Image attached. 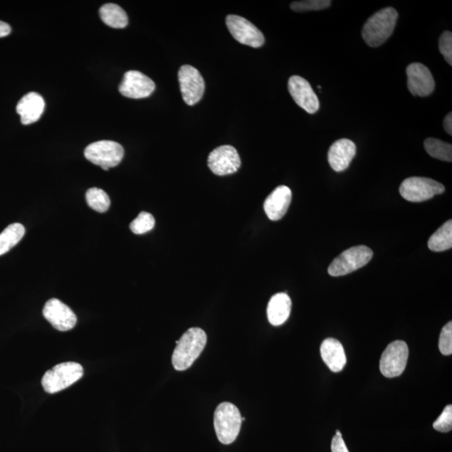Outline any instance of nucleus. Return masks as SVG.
<instances>
[{
  "label": "nucleus",
  "mask_w": 452,
  "mask_h": 452,
  "mask_svg": "<svg viewBox=\"0 0 452 452\" xmlns=\"http://www.w3.org/2000/svg\"><path fill=\"white\" fill-rule=\"evenodd\" d=\"M83 374V366L75 362L57 364L43 376L42 387L49 394L60 392L78 382Z\"/></svg>",
  "instance_id": "obj_4"
},
{
  "label": "nucleus",
  "mask_w": 452,
  "mask_h": 452,
  "mask_svg": "<svg viewBox=\"0 0 452 452\" xmlns=\"http://www.w3.org/2000/svg\"><path fill=\"white\" fill-rule=\"evenodd\" d=\"M154 90L153 80L139 70H128L119 85V92L122 96L133 99L149 97Z\"/></svg>",
  "instance_id": "obj_12"
},
{
  "label": "nucleus",
  "mask_w": 452,
  "mask_h": 452,
  "mask_svg": "<svg viewBox=\"0 0 452 452\" xmlns=\"http://www.w3.org/2000/svg\"><path fill=\"white\" fill-rule=\"evenodd\" d=\"M100 16L108 26L115 28H125L128 23L127 14L125 9L116 4H106L100 9Z\"/></svg>",
  "instance_id": "obj_21"
},
{
  "label": "nucleus",
  "mask_w": 452,
  "mask_h": 452,
  "mask_svg": "<svg viewBox=\"0 0 452 452\" xmlns=\"http://www.w3.org/2000/svg\"><path fill=\"white\" fill-rule=\"evenodd\" d=\"M356 155V145L347 139L337 140L328 150L327 160L331 168L336 172H342L349 168L351 161Z\"/></svg>",
  "instance_id": "obj_16"
},
{
  "label": "nucleus",
  "mask_w": 452,
  "mask_h": 452,
  "mask_svg": "<svg viewBox=\"0 0 452 452\" xmlns=\"http://www.w3.org/2000/svg\"><path fill=\"white\" fill-rule=\"evenodd\" d=\"M241 161L234 147L223 145L214 149L209 155L208 166L213 174L226 176L240 169Z\"/></svg>",
  "instance_id": "obj_11"
},
{
  "label": "nucleus",
  "mask_w": 452,
  "mask_h": 452,
  "mask_svg": "<svg viewBox=\"0 0 452 452\" xmlns=\"http://www.w3.org/2000/svg\"><path fill=\"white\" fill-rule=\"evenodd\" d=\"M443 126L445 130L449 135H452V114L450 112L447 114L446 117L444 119Z\"/></svg>",
  "instance_id": "obj_32"
},
{
  "label": "nucleus",
  "mask_w": 452,
  "mask_h": 452,
  "mask_svg": "<svg viewBox=\"0 0 452 452\" xmlns=\"http://www.w3.org/2000/svg\"><path fill=\"white\" fill-rule=\"evenodd\" d=\"M154 226V217L149 213L142 211L130 224V229L135 234L142 235L153 230Z\"/></svg>",
  "instance_id": "obj_26"
},
{
  "label": "nucleus",
  "mask_w": 452,
  "mask_h": 452,
  "mask_svg": "<svg viewBox=\"0 0 452 452\" xmlns=\"http://www.w3.org/2000/svg\"><path fill=\"white\" fill-rule=\"evenodd\" d=\"M292 301L287 293L275 294L270 299L268 306V317L271 325L280 326L288 320L291 313Z\"/></svg>",
  "instance_id": "obj_20"
},
{
  "label": "nucleus",
  "mask_w": 452,
  "mask_h": 452,
  "mask_svg": "<svg viewBox=\"0 0 452 452\" xmlns=\"http://www.w3.org/2000/svg\"><path fill=\"white\" fill-rule=\"evenodd\" d=\"M226 26L231 36L241 44L253 48H259L264 45L263 33L246 19L231 14L226 17Z\"/></svg>",
  "instance_id": "obj_10"
},
{
  "label": "nucleus",
  "mask_w": 452,
  "mask_h": 452,
  "mask_svg": "<svg viewBox=\"0 0 452 452\" xmlns=\"http://www.w3.org/2000/svg\"><path fill=\"white\" fill-rule=\"evenodd\" d=\"M428 247L432 251L441 252L450 250L452 247V221H446L442 225L434 234H433L429 241Z\"/></svg>",
  "instance_id": "obj_22"
},
{
  "label": "nucleus",
  "mask_w": 452,
  "mask_h": 452,
  "mask_svg": "<svg viewBox=\"0 0 452 452\" xmlns=\"http://www.w3.org/2000/svg\"><path fill=\"white\" fill-rule=\"evenodd\" d=\"M408 358L406 342L401 340L392 342L385 349L380 359V372L387 378L398 377L406 369Z\"/></svg>",
  "instance_id": "obj_8"
},
{
  "label": "nucleus",
  "mask_w": 452,
  "mask_h": 452,
  "mask_svg": "<svg viewBox=\"0 0 452 452\" xmlns=\"http://www.w3.org/2000/svg\"><path fill=\"white\" fill-rule=\"evenodd\" d=\"M444 185L429 178L411 177L404 179L399 187L401 196L410 202L428 201L444 193Z\"/></svg>",
  "instance_id": "obj_7"
},
{
  "label": "nucleus",
  "mask_w": 452,
  "mask_h": 452,
  "mask_svg": "<svg viewBox=\"0 0 452 452\" xmlns=\"http://www.w3.org/2000/svg\"><path fill=\"white\" fill-rule=\"evenodd\" d=\"M11 33V27L7 23L0 21V38L7 36Z\"/></svg>",
  "instance_id": "obj_33"
},
{
  "label": "nucleus",
  "mask_w": 452,
  "mask_h": 452,
  "mask_svg": "<svg viewBox=\"0 0 452 452\" xmlns=\"http://www.w3.org/2000/svg\"><path fill=\"white\" fill-rule=\"evenodd\" d=\"M408 89L414 97L425 98L434 92L436 84L431 70L425 65L412 63L406 68Z\"/></svg>",
  "instance_id": "obj_13"
},
{
  "label": "nucleus",
  "mask_w": 452,
  "mask_h": 452,
  "mask_svg": "<svg viewBox=\"0 0 452 452\" xmlns=\"http://www.w3.org/2000/svg\"><path fill=\"white\" fill-rule=\"evenodd\" d=\"M85 159L104 170L116 167L121 163L125 149L118 142L103 140L93 142L85 147Z\"/></svg>",
  "instance_id": "obj_6"
},
{
  "label": "nucleus",
  "mask_w": 452,
  "mask_h": 452,
  "mask_svg": "<svg viewBox=\"0 0 452 452\" xmlns=\"http://www.w3.org/2000/svg\"><path fill=\"white\" fill-rule=\"evenodd\" d=\"M373 251L368 246H358L346 250L332 261L327 271L332 277H341L363 268L373 258Z\"/></svg>",
  "instance_id": "obj_5"
},
{
  "label": "nucleus",
  "mask_w": 452,
  "mask_h": 452,
  "mask_svg": "<svg viewBox=\"0 0 452 452\" xmlns=\"http://www.w3.org/2000/svg\"><path fill=\"white\" fill-rule=\"evenodd\" d=\"M321 357L332 372L339 373L347 364V357L341 342L335 339H327L322 342Z\"/></svg>",
  "instance_id": "obj_19"
},
{
  "label": "nucleus",
  "mask_w": 452,
  "mask_h": 452,
  "mask_svg": "<svg viewBox=\"0 0 452 452\" xmlns=\"http://www.w3.org/2000/svg\"><path fill=\"white\" fill-rule=\"evenodd\" d=\"M26 234V229L21 224L9 225L0 234V256L7 253L20 242Z\"/></svg>",
  "instance_id": "obj_23"
},
{
  "label": "nucleus",
  "mask_w": 452,
  "mask_h": 452,
  "mask_svg": "<svg viewBox=\"0 0 452 452\" xmlns=\"http://www.w3.org/2000/svg\"><path fill=\"white\" fill-rule=\"evenodd\" d=\"M181 93L185 103L194 106L202 99L206 83L199 71L192 65H184L179 70Z\"/></svg>",
  "instance_id": "obj_9"
},
{
  "label": "nucleus",
  "mask_w": 452,
  "mask_h": 452,
  "mask_svg": "<svg viewBox=\"0 0 452 452\" xmlns=\"http://www.w3.org/2000/svg\"><path fill=\"white\" fill-rule=\"evenodd\" d=\"M206 344V332L199 327L189 328L179 340L176 341L177 346L172 355L174 368L178 371H184L191 367Z\"/></svg>",
  "instance_id": "obj_1"
},
{
  "label": "nucleus",
  "mask_w": 452,
  "mask_h": 452,
  "mask_svg": "<svg viewBox=\"0 0 452 452\" xmlns=\"http://www.w3.org/2000/svg\"><path fill=\"white\" fill-rule=\"evenodd\" d=\"M424 146L427 154L432 158L446 162L452 161V146L448 142L429 137L425 141Z\"/></svg>",
  "instance_id": "obj_24"
},
{
  "label": "nucleus",
  "mask_w": 452,
  "mask_h": 452,
  "mask_svg": "<svg viewBox=\"0 0 452 452\" xmlns=\"http://www.w3.org/2000/svg\"><path fill=\"white\" fill-rule=\"evenodd\" d=\"M330 0H306L291 4V9L295 12L318 11L331 6Z\"/></svg>",
  "instance_id": "obj_27"
},
{
  "label": "nucleus",
  "mask_w": 452,
  "mask_h": 452,
  "mask_svg": "<svg viewBox=\"0 0 452 452\" xmlns=\"http://www.w3.org/2000/svg\"><path fill=\"white\" fill-rule=\"evenodd\" d=\"M288 90L295 103L307 112L316 113L320 109V100L307 80L293 75L288 80Z\"/></svg>",
  "instance_id": "obj_15"
},
{
  "label": "nucleus",
  "mask_w": 452,
  "mask_h": 452,
  "mask_svg": "<svg viewBox=\"0 0 452 452\" xmlns=\"http://www.w3.org/2000/svg\"><path fill=\"white\" fill-rule=\"evenodd\" d=\"M439 50L444 56L446 63L452 65V34L451 31H445L440 37Z\"/></svg>",
  "instance_id": "obj_30"
},
{
  "label": "nucleus",
  "mask_w": 452,
  "mask_h": 452,
  "mask_svg": "<svg viewBox=\"0 0 452 452\" xmlns=\"http://www.w3.org/2000/svg\"><path fill=\"white\" fill-rule=\"evenodd\" d=\"M439 349L443 355L448 356L452 354V322H449L442 328L440 340Z\"/></svg>",
  "instance_id": "obj_28"
},
{
  "label": "nucleus",
  "mask_w": 452,
  "mask_h": 452,
  "mask_svg": "<svg viewBox=\"0 0 452 452\" xmlns=\"http://www.w3.org/2000/svg\"><path fill=\"white\" fill-rule=\"evenodd\" d=\"M242 417L238 408L230 402H224L216 408L214 416V426L217 438L222 444L234 442L241 431Z\"/></svg>",
  "instance_id": "obj_3"
},
{
  "label": "nucleus",
  "mask_w": 452,
  "mask_h": 452,
  "mask_svg": "<svg viewBox=\"0 0 452 452\" xmlns=\"http://www.w3.org/2000/svg\"><path fill=\"white\" fill-rule=\"evenodd\" d=\"M43 315L56 330L66 332L77 325L78 317L73 310L59 299L52 298L46 303Z\"/></svg>",
  "instance_id": "obj_14"
},
{
  "label": "nucleus",
  "mask_w": 452,
  "mask_h": 452,
  "mask_svg": "<svg viewBox=\"0 0 452 452\" xmlns=\"http://www.w3.org/2000/svg\"><path fill=\"white\" fill-rule=\"evenodd\" d=\"M45 100L39 93H30L18 103L16 111L23 125H31L39 120L45 110Z\"/></svg>",
  "instance_id": "obj_18"
},
{
  "label": "nucleus",
  "mask_w": 452,
  "mask_h": 452,
  "mask_svg": "<svg viewBox=\"0 0 452 452\" xmlns=\"http://www.w3.org/2000/svg\"><path fill=\"white\" fill-rule=\"evenodd\" d=\"M85 199H87L89 207L99 213L107 212L111 206L110 198L101 189L92 188L88 189L85 194Z\"/></svg>",
  "instance_id": "obj_25"
},
{
  "label": "nucleus",
  "mask_w": 452,
  "mask_h": 452,
  "mask_svg": "<svg viewBox=\"0 0 452 452\" xmlns=\"http://www.w3.org/2000/svg\"><path fill=\"white\" fill-rule=\"evenodd\" d=\"M331 450L332 452H349L339 430L336 431V435L332 438Z\"/></svg>",
  "instance_id": "obj_31"
},
{
  "label": "nucleus",
  "mask_w": 452,
  "mask_h": 452,
  "mask_svg": "<svg viewBox=\"0 0 452 452\" xmlns=\"http://www.w3.org/2000/svg\"><path fill=\"white\" fill-rule=\"evenodd\" d=\"M398 13L394 8L380 9L364 23L362 36L370 47H378L384 44L392 35L396 26Z\"/></svg>",
  "instance_id": "obj_2"
},
{
  "label": "nucleus",
  "mask_w": 452,
  "mask_h": 452,
  "mask_svg": "<svg viewBox=\"0 0 452 452\" xmlns=\"http://www.w3.org/2000/svg\"><path fill=\"white\" fill-rule=\"evenodd\" d=\"M436 431L440 432H449L452 429V406L449 404L445 408L443 412L433 424Z\"/></svg>",
  "instance_id": "obj_29"
},
{
  "label": "nucleus",
  "mask_w": 452,
  "mask_h": 452,
  "mask_svg": "<svg viewBox=\"0 0 452 452\" xmlns=\"http://www.w3.org/2000/svg\"><path fill=\"white\" fill-rule=\"evenodd\" d=\"M292 197L291 189L285 185H280L271 192L264 203L265 212L270 221H279L285 215Z\"/></svg>",
  "instance_id": "obj_17"
}]
</instances>
